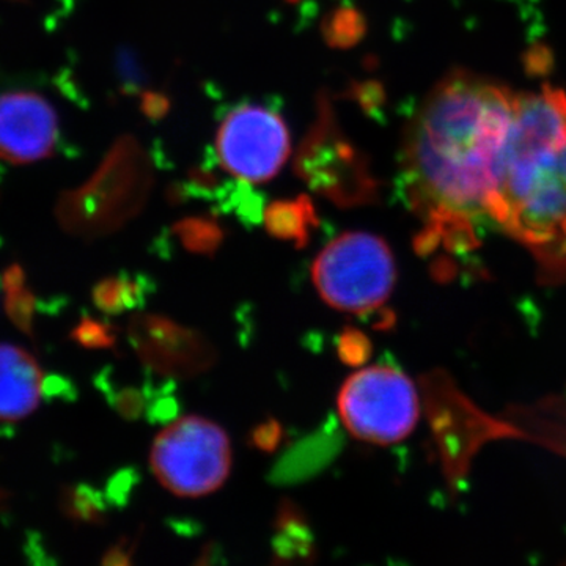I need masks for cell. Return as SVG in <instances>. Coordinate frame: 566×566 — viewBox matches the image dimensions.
<instances>
[{
    "label": "cell",
    "instance_id": "obj_1",
    "mask_svg": "<svg viewBox=\"0 0 566 566\" xmlns=\"http://www.w3.org/2000/svg\"><path fill=\"white\" fill-rule=\"evenodd\" d=\"M517 93L501 82L457 70L428 93L403 145L408 202L427 230L419 244H475L490 219Z\"/></svg>",
    "mask_w": 566,
    "mask_h": 566
},
{
    "label": "cell",
    "instance_id": "obj_2",
    "mask_svg": "<svg viewBox=\"0 0 566 566\" xmlns=\"http://www.w3.org/2000/svg\"><path fill=\"white\" fill-rule=\"evenodd\" d=\"M491 221L566 273V95L545 85L517 93Z\"/></svg>",
    "mask_w": 566,
    "mask_h": 566
},
{
    "label": "cell",
    "instance_id": "obj_3",
    "mask_svg": "<svg viewBox=\"0 0 566 566\" xmlns=\"http://www.w3.org/2000/svg\"><path fill=\"white\" fill-rule=\"evenodd\" d=\"M324 303L346 314L381 308L392 293L397 268L389 245L365 232H348L331 241L312 266Z\"/></svg>",
    "mask_w": 566,
    "mask_h": 566
},
{
    "label": "cell",
    "instance_id": "obj_4",
    "mask_svg": "<svg viewBox=\"0 0 566 566\" xmlns=\"http://www.w3.org/2000/svg\"><path fill=\"white\" fill-rule=\"evenodd\" d=\"M150 463L153 474L174 494H210L223 485L232 468L229 436L203 417H181L155 439Z\"/></svg>",
    "mask_w": 566,
    "mask_h": 566
},
{
    "label": "cell",
    "instance_id": "obj_5",
    "mask_svg": "<svg viewBox=\"0 0 566 566\" xmlns=\"http://www.w3.org/2000/svg\"><path fill=\"white\" fill-rule=\"evenodd\" d=\"M338 412L349 433L374 444H395L415 430L419 395L411 379L387 365L354 374L338 395Z\"/></svg>",
    "mask_w": 566,
    "mask_h": 566
},
{
    "label": "cell",
    "instance_id": "obj_6",
    "mask_svg": "<svg viewBox=\"0 0 566 566\" xmlns=\"http://www.w3.org/2000/svg\"><path fill=\"white\" fill-rule=\"evenodd\" d=\"M223 169L249 182L271 180L290 155V134L281 115L244 104L227 115L216 136Z\"/></svg>",
    "mask_w": 566,
    "mask_h": 566
},
{
    "label": "cell",
    "instance_id": "obj_7",
    "mask_svg": "<svg viewBox=\"0 0 566 566\" xmlns=\"http://www.w3.org/2000/svg\"><path fill=\"white\" fill-rule=\"evenodd\" d=\"M128 337L142 364L164 378H193L216 363V349L208 338L167 316L134 315Z\"/></svg>",
    "mask_w": 566,
    "mask_h": 566
},
{
    "label": "cell",
    "instance_id": "obj_8",
    "mask_svg": "<svg viewBox=\"0 0 566 566\" xmlns=\"http://www.w3.org/2000/svg\"><path fill=\"white\" fill-rule=\"evenodd\" d=\"M59 122L50 103L33 92L0 95V159L31 164L51 156Z\"/></svg>",
    "mask_w": 566,
    "mask_h": 566
},
{
    "label": "cell",
    "instance_id": "obj_9",
    "mask_svg": "<svg viewBox=\"0 0 566 566\" xmlns=\"http://www.w3.org/2000/svg\"><path fill=\"white\" fill-rule=\"evenodd\" d=\"M44 375L32 354L0 344V422H17L35 411Z\"/></svg>",
    "mask_w": 566,
    "mask_h": 566
},
{
    "label": "cell",
    "instance_id": "obj_10",
    "mask_svg": "<svg viewBox=\"0 0 566 566\" xmlns=\"http://www.w3.org/2000/svg\"><path fill=\"white\" fill-rule=\"evenodd\" d=\"M274 556L277 562H308L314 558L315 538L305 520L303 510L294 502H281L274 523Z\"/></svg>",
    "mask_w": 566,
    "mask_h": 566
},
{
    "label": "cell",
    "instance_id": "obj_11",
    "mask_svg": "<svg viewBox=\"0 0 566 566\" xmlns=\"http://www.w3.org/2000/svg\"><path fill=\"white\" fill-rule=\"evenodd\" d=\"M153 292V283L140 275H114L96 283L93 289V303L106 315H120L123 312L144 307Z\"/></svg>",
    "mask_w": 566,
    "mask_h": 566
},
{
    "label": "cell",
    "instance_id": "obj_12",
    "mask_svg": "<svg viewBox=\"0 0 566 566\" xmlns=\"http://www.w3.org/2000/svg\"><path fill=\"white\" fill-rule=\"evenodd\" d=\"M337 449V436L331 434V431H323L307 439L290 455L283 458L282 463L275 468V482L293 483L316 474L334 457Z\"/></svg>",
    "mask_w": 566,
    "mask_h": 566
},
{
    "label": "cell",
    "instance_id": "obj_13",
    "mask_svg": "<svg viewBox=\"0 0 566 566\" xmlns=\"http://www.w3.org/2000/svg\"><path fill=\"white\" fill-rule=\"evenodd\" d=\"M315 226L314 210L308 203H275L266 212V227L279 240L296 241L304 245L308 240V230Z\"/></svg>",
    "mask_w": 566,
    "mask_h": 566
},
{
    "label": "cell",
    "instance_id": "obj_14",
    "mask_svg": "<svg viewBox=\"0 0 566 566\" xmlns=\"http://www.w3.org/2000/svg\"><path fill=\"white\" fill-rule=\"evenodd\" d=\"M62 510L74 521L87 524H103L106 520L107 502L102 491L91 485L65 488L62 493Z\"/></svg>",
    "mask_w": 566,
    "mask_h": 566
},
{
    "label": "cell",
    "instance_id": "obj_15",
    "mask_svg": "<svg viewBox=\"0 0 566 566\" xmlns=\"http://www.w3.org/2000/svg\"><path fill=\"white\" fill-rule=\"evenodd\" d=\"M71 338L87 349L114 348L117 344L114 326L102 322V319L93 318V316H84L74 327Z\"/></svg>",
    "mask_w": 566,
    "mask_h": 566
},
{
    "label": "cell",
    "instance_id": "obj_16",
    "mask_svg": "<svg viewBox=\"0 0 566 566\" xmlns=\"http://www.w3.org/2000/svg\"><path fill=\"white\" fill-rule=\"evenodd\" d=\"M6 312L10 322L21 331L22 334L33 335V315H35L36 297L28 289L17 290V292L6 293Z\"/></svg>",
    "mask_w": 566,
    "mask_h": 566
},
{
    "label": "cell",
    "instance_id": "obj_17",
    "mask_svg": "<svg viewBox=\"0 0 566 566\" xmlns=\"http://www.w3.org/2000/svg\"><path fill=\"white\" fill-rule=\"evenodd\" d=\"M103 389L107 394V398H109L115 411L128 420L139 419L147 411L148 405L151 403L147 395L137 389V387L107 386L103 387Z\"/></svg>",
    "mask_w": 566,
    "mask_h": 566
},
{
    "label": "cell",
    "instance_id": "obj_18",
    "mask_svg": "<svg viewBox=\"0 0 566 566\" xmlns=\"http://www.w3.org/2000/svg\"><path fill=\"white\" fill-rule=\"evenodd\" d=\"M182 241L191 252L211 253L221 243L218 229L205 222H186L180 227Z\"/></svg>",
    "mask_w": 566,
    "mask_h": 566
},
{
    "label": "cell",
    "instance_id": "obj_19",
    "mask_svg": "<svg viewBox=\"0 0 566 566\" xmlns=\"http://www.w3.org/2000/svg\"><path fill=\"white\" fill-rule=\"evenodd\" d=\"M338 356L346 365H363L370 356V344L367 337L357 329H345L338 337Z\"/></svg>",
    "mask_w": 566,
    "mask_h": 566
},
{
    "label": "cell",
    "instance_id": "obj_20",
    "mask_svg": "<svg viewBox=\"0 0 566 566\" xmlns=\"http://www.w3.org/2000/svg\"><path fill=\"white\" fill-rule=\"evenodd\" d=\"M283 441V428L277 420L270 419L256 424L251 431V442L256 450L263 453H273Z\"/></svg>",
    "mask_w": 566,
    "mask_h": 566
},
{
    "label": "cell",
    "instance_id": "obj_21",
    "mask_svg": "<svg viewBox=\"0 0 566 566\" xmlns=\"http://www.w3.org/2000/svg\"><path fill=\"white\" fill-rule=\"evenodd\" d=\"M136 549V539L123 538L117 545L107 551L103 558V565H128L132 564Z\"/></svg>",
    "mask_w": 566,
    "mask_h": 566
},
{
    "label": "cell",
    "instance_id": "obj_22",
    "mask_svg": "<svg viewBox=\"0 0 566 566\" xmlns=\"http://www.w3.org/2000/svg\"><path fill=\"white\" fill-rule=\"evenodd\" d=\"M69 394H74V389L66 379L61 376H44L43 395L48 398H65Z\"/></svg>",
    "mask_w": 566,
    "mask_h": 566
},
{
    "label": "cell",
    "instance_id": "obj_23",
    "mask_svg": "<svg viewBox=\"0 0 566 566\" xmlns=\"http://www.w3.org/2000/svg\"><path fill=\"white\" fill-rule=\"evenodd\" d=\"M2 286L6 293L17 292L25 286V274L20 264H11L2 275Z\"/></svg>",
    "mask_w": 566,
    "mask_h": 566
},
{
    "label": "cell",
    "instance_id": "obj_24",
    "mask_svg": "<svg viewBox=\"0 0 566 566\" xmlns=\"http://www.w3.org/2000/svg\"><path fill=\"white\" fill-rule=\"evenodd\" d=\"M7 499H9V493H7V491L0 490V505H2Z\"/></svg>",
    "mask_w": 566,
    "mask_h": 566
}]
</instances>
